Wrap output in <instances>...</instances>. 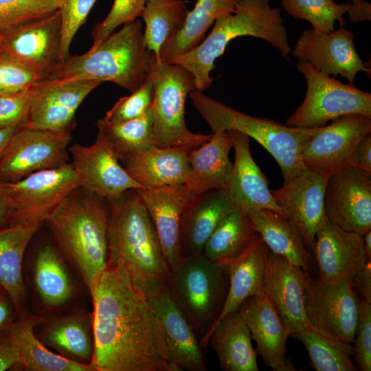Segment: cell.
I'll return each instance as SVG.
<instances>
[{"mask_svg": "<svg viewBox=\"0 0 371 371\" xmlns=\"http://www.w3.org/2000/svg\"><path fill=\"white\" fill-rule=\"evenodd\" d=\"M95 371H179L143 290L121 265H108L90 292Z\"/></svg>", "mask_w": 371, "mask_h": 371, "instance_id": "obj_1", "label": "cell"}, {"mask_svg": "<svg viewBox=\"0 0 371 371\" xmlns=\"http://www.w3.org/2000/svg\"><path fill=\"white\" fill-rule=\"evenodd\" d=\"M44 222L91 292L108 265L106 200L80 187L69 194Z\"/></svg>", "mask_w": 371, "mask_h": 371, "instance_id": "obj_2", "label": "cell"}, {"mask_svg": "<svg viewBox=\"0 0 371 371\" xmlns=\"http://www.w3.org/2000/svg\"><path fill=\"white\" fill-rule=\"evenodd\" d=\"M247 36L268 42L284 60H290L291 49L281 8L272 7L270 0H239L236 11L218 18L198 45L168 63L181 65L191 72L196 89L203 91L212 84L214 79L210 72L227 44L237 37Z\"/></svg>", "mask_w": 371, "mask_h": 371, "instance_id": "obj_3", "label": "cell"}, {"mask_svg": "<svg viewBox=\"0 0 371 371\" xmlns=\"http://www.w3.org/2000/svg\"><path fill=\"white\" fill-rule=\"evenodd\" d=\"M108 205V265H121L135 283L166 280L170 269L149 214L136 190Z\"/></svg>", "mask_w": 371, "mask_h": 371, "instance_id": "obj_4", "label": "cell"}, {"mask_svg": "<svg viewBox=\"0 0 371 371\" xmlns=\"http://www.w3.org/2000/svg\"><path fill=\"white\" fill-rule=\"evenodd\" d=\"M144 30L138 19L123 25L85 54L69 56L47 76V80L108 81L134 91L148 77L149 52Z\"/></svg>", "mask_w": 371, "mask_h": 371, "instance_id": "obj_5", "label": "cell"}, {"mask_svg": "<svg viewBox=\"0 0 371 371\" xmlns=\"http://www.w3.org/2000/svg\"><path fill=\"white\" fill-rule=\"evenodd\" d=\"M193 105L212 132L238 131L251 137L276 159L286 181L306 166L302 150L317 128L290 127L275 120L251 116L194 89L189 93Z\"/></svg>", "mask_w": 371, "mask_h": 371, "instance_id": "obj_6", "label": "cell"}, {"mask_svg": "<svg viewBox=\"0 0 371 371\" xmlns=\"http://www.w3.org/2000/svg\"><path fill=\"white\" fill-rule=\"evenodd\" d=\"M166 282L201 341L224 306L229 287L226 270L203 254L184 258L170 271Z\"/></svg>", "mask_w": 371, "mask_h": 371, "instance_id": "obj_7", "label": "cell"}, {"mask_svg": "<svg viewBox=\"0 0 371 371\" xmlns=\"http://www.w3.org/2000/svg\"><path fill=\"white\" fill-rule=\"evenodd\" d=\"M148 76L154 89L151 109L155 145L190 150L208 141L212 134L192 133L185 122L187 96L196 89L192 74L181 65L160 61L149 52Z\"/></svg>", "mask_w": 371, "mask_h": 371, "instance_id": "obj_8", "label": "cell"}, {"mask_svg": "<svg viewBox=\"0 0 371 371\" xmlns=\"http://www.w3.org/2000/svg\"><path fill=\"white\" fill-rule=\"evenodd\" d=\"M295 66L306 79V91L301 104L286 120V126L314 128L350 114L371 117L370 93L325 75L306 61L299 60Z\"/></svg>", "mask_w": 371, "mask_h": 371, "instance_id": "obj_9", "label": "cell"}, {"mask_svg": "<svg viewBox=\"0 0 371 371\" xmlns=\"http://www.w3.org/2000/svg\"><path fill=\"white\" fill-rule=\"evenodd\" d=\"M8 225L45 220L73 191L81 187L71 163L35 172L14 182H0Z\"/></svg>", "mask_w": 371, "mask_h": 371, "instance_id": "obj_10", "label": "cell"}, {"mask_svg": "<svg viewBox=\"0 0 371 371\" xmlns=\"http://www.w3.org/2000/svg\"><path fill=\"white\" fill-rule=\"evenodd\" d=\"M361 298L352 282H327L306 272V311L311 329L334 339L353 343Z\"/></svg>", "mask_w": 371, "mask_h": 371, "instance_id": "obj_11", "label": "cell"}, {"mask_svg": "<svg viewBox=\"0 0 371 371\" xmlns=\"http://www.w3.org/2000/svg\"><path fill=\"white\" fill-rule=\"evenodd\" d=\"M71 139V133L21 126L0 159V182H14L68 163Z\"/></svg>", "mask_w": 371, "mask_h": 371, "instance_id": "obj_12", "label": "cell"}, {"mask_svg": "<svg viewBox=\"0 0 371 371\" xmlns=\"http://www.w3.org/2000/svg\"><path fill=\"white\" fill-rule=\"evenodd\" d=\"M135 284L144 292L161 324L170 361L181 370H206L200 339L172 298L166 280H153Z\"/></svg>", "mask_w": 371, "mask_h": 371, "instance_id": "obj_13", "label": "cell"}, {"mask_svg": "<svg viewBox=\"0 0 371 371\" xmlns=\"http://www.w3.org/2000/svg\"><path fill=\"white\" fill-rule=\"evenodd\" d=\"M61 41L62 19L58 9L1 31L0 53L47 77L61 63Z\"/></svg>", "mask_w": 371, "mask_h": 371, "instance_id": "obj_14", "label": "cell"}, {"mask_svg": "<svg viewBox=\"0 0 371 371\" xmlns=\"http://www.w3.org/2000/svg\"><path fill=\"white\" fill-rule=\"evenodd\" d=\"M331 172L306 166L271 190L284 216L297 229L306 247L313 249L317 230L326 218L324 194Z\"/></svg>", "mask_w": 371, "mask_h": 371, "instance_id": "obj_15", "label": "cell"}, {"mask_svg": "<svg viewBox=\"0 0 371 371\" xmlns=\"http://www.w3.org/2000/svg\"><path fill=\"white\" fill-rule=\"evenodd\" d=\"M324 203L330 221L363 236L371 229V172L351 166L331 172Z\"/></svg>", "mask_w": 371, "mask_h": 371, "instance_id": "obj_16", "label": "cell"}, {"mask_svg": "<svg viewBox=\"0 0 371 371\" xmlns=\"http://www.w3.org/2000/svg\"><path fill=\"white\" fill-rule=\"evenodd\" d=\"M355 34L340 26L330 32L313 29L302 32L291 54L327 76L339 75L349 83L360 71L370 74V69L359 56L355 43Z\"/></svg>", "mask_w": 371, "mask_h": 371, "instance_id": "obj_17", "label": "cell"}, {"mask_svg": "<svg viewBox=\"0 0 371 371\" xmlns=\"http://www.w3.org/2000/svg\"><path fill=\"white\" fill-rule=\"evenodd\" d=\"M71 165L83 189L106 201L129 190L142 188L126 172L110 144L97 135L90 146L69 148Z\"/></svg>", "mask_w": 371, "mask_h": 371, "instance_id": "obj_18", "label": "cell"}, {"mask_svg": "<svg viewBox=\"0 0 371 371\" xmlns=\"http://www.w3.org/2000/svg\"><path fill=\"white\" fill-rule=\"evenodd\" d=\"M371 133V117L350 114L317 128L306 143L302 159L305 166L330 172L350 166L359 142Z\"/></svg>", "mask_w": 371, "mask_h": 371, "instance_id": "obj_19", "label": "cell"}, {"mask_svg": "<svg viewBox=\"0 0 371 371\" xmlns=\"http://www.w3.org/2000/svg\"><path fill=\"white\" fill-rule=\"evenodd\" d=\"M313 250L318 278L327 282H352L369 261L363 236L343 229L326 217L317 230Z\"/></svg>", "mask_w": 371, "mask_h": 371, "instance_id": "obj_20", "label": "cell"}, {"mask_svg": "<svg viewBox=\"0 0 371 371\" xmlns=\"http://www.w3.org/2000/svg\"><path fill=\"white\" fill-rule=\"evenodd\" d=\"M306 271L269 251L263 277V293L282 318L290 337L311 329L305 302Z\"/></svg>", "mask_w": 371, "mask_h": 371, "instance_id": "obj_21", "label": "cell"}, {"mask_svg": "<svg viewBox=\"0 0 371 371\" xmlns=\"http://www.w3.org/2000/svg\"><path fill=\"white\" fill-rule=\"evenodd\" d=\"M100 84L89 80H46L36 92L23 126L71 133L78 108Z\"/></svg>", "mask_w": 371, "mask_h": 371, "instance_id": "obj_22", "label": "cell"}, {"mask_svg": "<svg viewBox=\"0 0 371 371\" xmlns=\"http://www.w3.org/2000/svg\"><path fill=\"white\" fill-rule=\"evenodd\" d=\"M238 311L246 322L256 352L273 371H295L286 358V341L290 337L282 318L262 293L246 299Z\"/></svg>", "mask_w": 371, "mask_h": 371, "instance_id": "obj_23", "label": "cell"}, {"mask_svg": "<svg viewBox=\"0 0 371 371\" xmlns=\"http://www.w3.org/2000/svg\"><path fill=\"white\" fill-rule=\"evenodd\" d=\"M136 190L154 225L170 271L181 260L179 237L181 216L194 196L185 183Z\"/></svg>", "mask_w": 371, "mask_h": 371, "instance_id": "obj_24", "label": "cell"}, {"mask_svg": "<svg viewBox=\"0 0 371 371\" xmlns=\"http://www.w3.org/2000/svg\"><path fill=\"white\" fill-rule=\"evenodd\" d=\"M234 208L226 188L212 190L192 196L181 216V259L203 254L212 232Z\"/></svg>", "mask_w": 371, "mask_h": 371, "instance_id": "obj_25", "label": "cell"}, {"mask_svg": "<svg viewBox=\"0 0 371 371\" xmlns=\"http://www.w3.org/2000/svg\"><path fill=\"white\" fill-rule=\"evenodd\" d=\"M232 133L235 159L226 189L235 207L246 213L252 210L267 209L284 216L269 188L267 178L252 157L250 138L238 131Z\"/></svg>", "mask_w": 371, "mask_h": 371, "instance_id": "obj_26", "label": "cell"}, {"mask_svg": "<svg viewBox=\"0 0 371 371\" xmlns=\"http://www.w3.org/2000/svg\"><path fill=\"white\" fill-rule=\"evenodd\" d=\"M36 326L40 327L36 335L45 346L67 359L91 365L95 348L92 313L78 311L39 317Z\"/></svg>", "mask_w": 371, "mask_h": 371, "instance_id": "obj_27", "label": "cell"}, {"mask_svg": "<svg viewBox=\"0 0 371 371\" xmlns=\"http://www.w3.org/2000/svg\"><path fill=\"white\" fill-rule=\"evenodd\" d=\"M189 150L177 147H158L130 153L121 163L142 188H157L184 184L189 172Z\"/></svg>", "mask_w": 371, "mask_h": 371, "instance_id": "obj_28", "label": "cell"}, {"mask_svg": "<svg viewBox=\"0 0 371 371\" xmlns=\"http://www.w3.org/2000/svg\"><path fill=\"white\" fill-rule=\"evenodd\" d=\"M233 147L232 131L212 133L210 139L188 153L189 172L185 183L192 196L227 188L233 163L229 155Z\"/></svg>", "mask_w": 371, "mask_h": 371, "instance_id": "obj_29", "label": "cell"}, {"mask_svg": "<svg viewBox=\"0 0 371 371\" xmlns=\"http://www.w3.org/2000/svg\"><path fill=\"white\" fill-rule=\"evenodd\" d=\"M269 251L262 238L256 234L250 244L240 255L223 265L229 278L226 300L216 322L201 340L220 319L238 310L246 299L263 293V277Z\"/></svg>", "mask_w": 371, "mask_h": 371, "instance_id": "obj_30", "label": "cell"}, {"mask_svg": "<svg viewBox=\"0 0 371 371\" xmlns=\"http://www.w3.org/2000/svg\"><path fill=\"white\" fill-rule=\"evenodd\" d=\"M249 329L238 310L225 315L201 340L210 344L224 371H258Z\"/></svg>", "mask_w": 371, "mask_h": 371, "instance_id": "obj_31", "label": "cell"}, {"mask_svg": "<svg viewBox=\"0 0 371 371\" xmlns=\"http://www.w3.org/2000/svg\"><path fill=\"white\" fill-rule=\"evenodd\" d=\"M43 223L31 221L0 228V285L10 295L18 314L25 297L22 271L24 254Z\"/></svg>", "mask_w": 371, "mask_h": 371, "instance_id": "obj_32", "label": "cell"}, {"mask_svg": "<svg viewBox=\"0 0 371 371\" xmlns=\"http://www.w3.org/2000/svg\"><path fill=\"white\" fill-rule=\"evenodd\" d=\"M252 227L269 251L307 271L312 256L297 229L280 214L267 209L247 212Z\"/></svg>", "mask_w": 371, "mask_h": 371, "instance_id": "obj_33", "label": "cell"}, {"mask_svg": "<svg viewBox=\"0 0 371 371\" xmlns=\"http://www.w3.org/2000/svg\"><path fill=\"white\" fill-rule=\"evenodd\" d=\"M239 0H197L181 30L161 47L159 60L168 63L198 45L215 21L236 11Z\"/></svg>", "mask_w": 371, "mask_h": 371, "instance_id": "obj_34", "label": "cell"}, {"mask_svg": "<svg viewBox=\"0 0 371 371\" xmlns=\"http://www.w3.org/2000/svg\"><path fill=\"white\" fill-rule=\"evenodd\" d=\"M39 317L16 320L8 329L20 356V365L30 371H95L91 366L67 359L49 350L37 337Z\"/></svg>", "mask_w": 371, "mask_h": 371, "instance_id": "obj_35", "label": "cell"}, {"mask_svg": "<svg viewBox=\"0 0 371 371\" xmlns=\"http://www.w3.org/2000/svg\"><path fill=\"white\" fill-rule=\"evenodd\" d=\"M33 282L41 303L59 307L71 299L75 286L61 255L50 245L38 251L33 265Z\"/></svg>", "mask_w": 371, "mask_h": 371, "instance_id": "obj_36", "label": "cell"}, {"mask_svg": "<svg viewBox=\"0 0 371 371\" xmlns=\"http://www.w3.org/2000/svg\"><path fill=\"white\" fill-rule=\"evenodd\" d=\"M256 234L247 214L235 207L212 232L203 254L211 261L224 265L240 255Z\"/></svg>", "mask_w": 371, "mask_h": 371, "instance_id": "obj_37", "label": "cell"}, {"mask_svg": "<svg viewBox=\"0 0 371 371\" xmlns=\"http://www.w3.org/2000/svg\"><path fill=\"white\" fill-rule=\"evenodd\" d=\"M188 12L182 0H148L140 16L145 23L144 37L148 52L159 59L161 47L181 30Z\"/></svg>", "mask_w": 371, "mask_h": 371, "instance_id": "obj_38", "label": "cell"}, {"mask_svg": "<svg viewBox=\"0 0 371 371\" xmlns=\"http://www.w3.org/2000/svg\"><path fill=\"white\" fill-rule=\"evenodd\" d=\"M96 126L98 135L110 144L120 161L130 153L156 146L151 107L137 118L115 124L100 119Z\"/></svg>", "mask_w": 371, "mask_h": 371, "instance_id": "obj_39", "label": "cell"}, {"mask_svg": "<svg viewBox=\"0 0 371 371\" xmlns=\"http://www.w3.org/2000/svg\"><path fill=\"white\" fill-rule=\"evenodd\" d=\"M293 337L305 346L311 367L317 371H357L352 361V343L322 335L313 329H304Z\"/></svg>", "mask_w": 371, "mask_h": 371, "instance_id": "obj_40", "label": "cell"}, {"mask_svg": "<svg viewBox=\"0 0 371 371\" xmlns=\"http://www.w3.org/2000/svg\"><path fill=\"white\" fill-rule=\"evenodd\" d=\"M282 8L292 17L308 21L313 29L321 32L335 30V21L346 24L344 15L350 2L337 3L334 0H281Z\"/></svg>", "mask_w": 371, "mask_h": 371, "instance_id": "obj_41", "label": "cell"}, {"mask_svg": "<svg viewBox=\"0 0 371 371\" xmlns=\"http://www.w3.org/2000/svg\"><path fill=\"white\" fill-rule=\"evenodd\" d=\"M66 0H0V31L45 16Z\"/></svg>", "mask_w": 371, "mask_h": 371, "instance_id": "obj_42", "label": "cell"}, {"mask_svg": "<svg viewBox=\"0 0 371 371\" xmlns=\"http://www.w3.org/2000/svg\"><path fill=\"white\" fill-rule=\"evenodd\" d=\"M47 76L0 53V93L29 91L42 85Z\"/></svg>", "mask_w": 371, "mask_h": 371, "instance_id": "obj_43", "label": "cell"}, {"mask_svg": "<svg viewBox=\"0 0 371 371\" xmlns=\"http://www.w3.org/2000/svg\"><path fill=\"white\" fill-rule=\"evenodd\" d=\"M130 95L120 98L109 109L102 120L115 124L137 118L151 107L154 89L153 82L148 76L145 81Z\"/></svg>", "mask_w": 371, "mask_h": 371, "instance_id": "obj_44", "label": "cell"}, {"mask_svg": "<svg viewBox=\"0 0 371 371\" xmlns=\"http://www.w3.org/2000/svg\"><path fill=\"white\" fill-rule=\"evenodd\" d=\"M148 0H114L110 11L101 22L97 23L92 30L95 47L109 37L121 25L133 22L141 16Z\"/></svg>", "mask_w": 371, "mask_h": 371, "instance_id": "obj_45", "label": "cell"}, {"mask_svg": "<svg viewBox=\"0 0 371 371\" xmlns=\"http://www.w3.org/2000/svg\"><path fill=\"white\" fill-rule=\"evenodd\" d=\"M96 0H66L60 7L62 19V41L60 61L69 56L71 43L78 29L86 21Z\"/></svg>", "mask_w": 371, "mask_h": 371, "instance_id": "obj_46", "label": "cell"}, {"mask_svg": "<svg viewBox=\"0 0 371 371\" xmlns=\"http://www.w3.org/2000/svg\"><path fill=\"white\" fill-rule=\"evenodd\" d=\"M40 87L29 91L0 93V128L25 125L32 102Z\"/></svg>", "mask_w": 371, "mask_h": 371, "instance_id": "obj_47", "label": "cell"}, {"mask_svg": "<svg viewBox=\"0 0 371 371\" xmlns=\"http://www.w3.org/2000/svg\"><path fill=\"white\" fill-rule=\"evenodd\" d=\"M353 352L359 368L371 370V303L361 300L359 319L355 330Z\"/></svg>", "mask_w": 371, "mask_h": 371, "instance_id": "obj_48", "label": "cell"}, {"mask_svg": "<svg viewBox=\"0 0 371 371\" xmlns=\"http://www.w3.org/2000/svg\"><path fill=\"white\" fill-rule=\"evenodd\" d=\"M20 356L8 330L0 332V371L20 365Z\"/></svg>", "mask_w": 371, "mask_h": 371, "instance_id": "obj_49", "label": "cell"}, {"mask_svg": "<svg viewBox=\"0 0 371 371\" xmlns=\"http://www.w3.org/2000/svg\"><path fill=\"white\" fill-rule=\"evenodd\" d=\"M17 315L12 298L0 285V332L8 330L16 321Z\"/></svg>", "mask_w": 371, "mask_h": 371, "instance_id": "obj_50", "label": "cell"}, {"mask_svg": "<svg viewBox=\"0 0 371 371\" xmlns=\"http://www.w3.org/2000/svg\"><path fill=\"white\" fill-rule=\"evenodd\" d=\"M350 166L371 172V133L364 137L357 146Z\"/></svg>", "mask_w": 371, "mask_h": 371, "instance_id": "obj_51", "label": "cell"}, {"mask_svg": "<svg viewBox=\"0 0 371 371\" xmlns=\"http://www.w3.org/2000/svg\"><path fill=\"white\" fill-rule=\"evenodd\" d=\"M355 283L363 300L371 303V260L367 262L365 267L354 278Z\"/></svg>", "mask_w": 371, "mask_h": 371, "instance_id": "obj_52", "label": "cell"}, {"mask_svg": "<svg viewBox=\"0 0 371 371\" xmlns=\"http://www.w3.org/2000/svg\"><path fill=\"white\" fill-rule=\"evenodd\" d=\"M350 2L348 11L349 20L354 24L370 21L371 19V4L363 0H355Z\"/></svg>", "mask_w": 371, "mask_h": 371, "instance_id": "obj_53", "label": "cell"}, {"mask_svg": "<svg viewBox=\"0 0 371 371\" xmlns=\"http://www.w3.org/2000/svg\"><path fill=\"white\" fill-rule=\"evenodd\" d=\"M21 126L0 128V159L12 136Z\"/></svg>", "mask_w": 371, "mask_h": 371, "instance_id": "obj_54", "label": "cell"}, {"mask_svg": "<svg viewBox=\"0 0 371 371\" xmlns=\"http://www.w3.org/2000/svg\"><path fill=\"white\" fill-rule=\"evenodd\" d=\"M8 208L0 187V227L8 225Z\"/></svg>", "mask_w": 371, "mask_h": 371, "instance_id": "obj_55", "label": "cell"}, {"mask_svg": "<svg viewBox=\"0 0 371 371\" xmlns=\"http://www.w3.org/2000/svg\"><path fill=\"white\" fill-rule=\"evenodd\" d=\"M363 238L367 258L371 260V229L363 235Z\"/></svg>", "mask_w": 371, "mask_h": 371, "instance_id": "obj_56", "label": "cell"}, {"mask_svg": "<svg viewBox=\"0 0 371 371\" xmlns=\"http://www.w3.org/2000/svg\"><path fill=\"white\" fill-rule=\"evenodd\" d=\"M348 1H355V0H348Z\"/></svg>", "mask_w": 371, "mask_h": 371, "instance_id": "obj_57", "label": "cell"}, {"mask_svg": "<svg viewBox=\"0 0 371 371\" xmlns=\"http://www.w3.org/2000/svg\"><path fill=\"white\" fill-rule=\"evenodd\" d=\"M0 38H1V31H0Z\"/></svg>", "mask_w": 371, "mask_h": 371, "instance_id": "obj_58", "label": "cell"}]
</instances>
